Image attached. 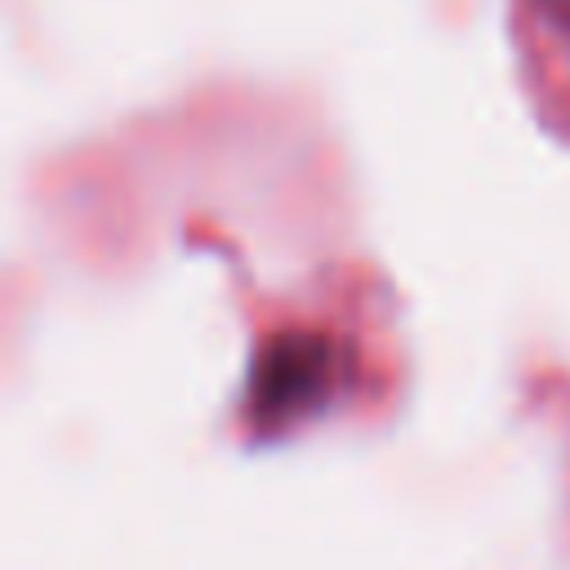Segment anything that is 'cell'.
<instances>
[{
	"mask_svg": "<svg viewBox=\"0 0 570 570\" xmlns=\"http://www.w3.org/2000/svg\"><path fill=\"white\" fill-rule=\"evenodd\" d=\"M338 387V352L321 334H281L263 347L254 387H249V410L254 423L281 428L294 423L312 410H321Z\"/></svg>",
	"mask_w": 570,
	"mask_h": 570,
	"instance_id": "6da1fadb",
	"label": "cell"
}]
</instances>
